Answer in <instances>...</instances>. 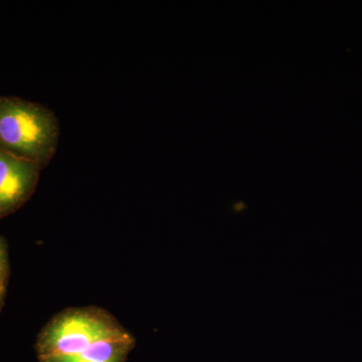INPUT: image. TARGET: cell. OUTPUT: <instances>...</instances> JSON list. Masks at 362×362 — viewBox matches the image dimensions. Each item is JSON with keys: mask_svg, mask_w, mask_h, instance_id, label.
Listing matches in <instances>:
<instances>
[{"mask_svg": "<svg viewBox=\"0 0 362 362\" xmlns=\"http://www.w3.org/2000/svg\"><path fill=\"white\" fill-rule=\"evenodd\" d=\"M59 133L58 117L45 105L0 96V151L42 169L56 156Z\"/></svg>", "mask_w": 362, "mask_h": 362, "instance_id": "obj_1", "label": "cell"}, {"mask_svg": "<svg viewBox=\"0 0 362 362\" xmlns=\"http://www.w3.org/2000/svg\"><path fill=\"white\" fill-rule=\"evenodd\" d=\"M120 323L97 307L71 308L59 313L40 333L37 351L42 362H62L84 351Z\"/></svg>", "mask_w": 362, "mask_h": 362, "instance_id": "obj_2", "label": "cell"}, {"mask_svg": "<svg viewBox=\"0 0 362 362\" xmlns=\"http://www.w3.org/2000/svg\"><path fill=\"white\" fill-rule=\"evenodd\" d=\"M42 168L0 151V218L20 209L32 197Z\"/></svg>", "mask_w": 362, "mask_h": 362, "instance_id": "obj_3", "label": "cell"}, {"mask_svg": "<svg viewBox=\"0 0 362 362\" xmlns=\"http://www.w3.org/2000/svg\"><path fill=\"white\" fill-rule=\"evenodd\" d=\"M134 338L121 325L92 343L73 358L62 362H123L134 346Z\"/></svg>", "mask_w": 362, "mask_h": 362, "instance_id": "obj_4", "label": "cell"}, {"mask_svg": "<svg viewBox=\"0 0 362 362\" xmlns=\"http://www.w3.org/2000/svg\"><path fill=\"white\" fill-rule=\"evenodd\" d=\"M8 277V256L6 246L2 238H0V299H4Z\"/></svg>", "mask_w": 362, "mask_h": 362, "instance_id": "obj_5", "label": "cell"}, {"mask_svg": "<svg viewBox=\"0 0 362 362\" xmlns=\"http://www.w3.org/2000/svg\"><path fill=\"white\" fill-rule=\"evenodd\" d=\"M1 302H2V300H1V299H0V304H1Z\"/></svg>", "mask_w": 362, "mask_h": 362, "instance_id": "obj_6", "label": "cell"}]
</instances>
